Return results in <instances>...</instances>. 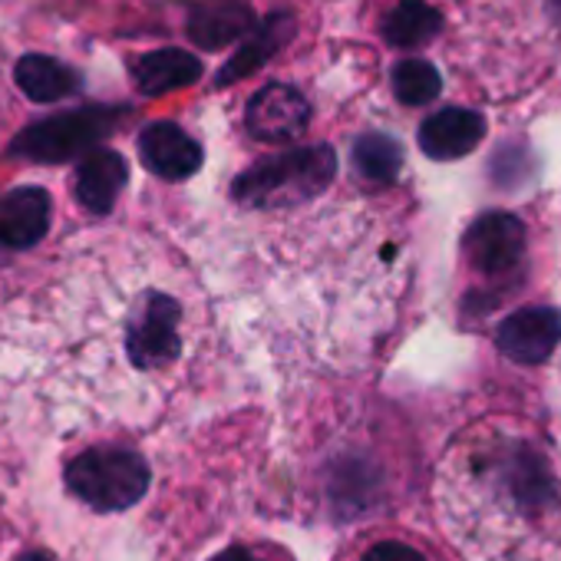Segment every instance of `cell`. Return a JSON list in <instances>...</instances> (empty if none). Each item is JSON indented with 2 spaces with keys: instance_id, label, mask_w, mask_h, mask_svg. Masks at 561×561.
I'll return each mask as SVG.
<instances>
[{
  "instance_id": "7a4b0ae2",
  "label": "cell",
  "mask_w": 561,
  "mask_h": 561,
  "mask_svg": "<svg viewBox=\"0 0 561 561\" xmlns=\"http://www.w3.org/2000/svg\"><path fill=\"white\" fill-rule=\"evenodd\" d=\"M337 175L331 146H305L264 159L234 179V198L248 208H291L321 195Z\"/></svg>"
},
{
  "instance_id": "8992f818",
  "label": "cell",
  "mask_w": 561,
  "mask_h": 561,
  "mask_svg": "<svg viewBox=\"0 0 561 561\" xmlns=\"http://www.w3.org/2000/svg\"><path fill=\"white\" fill-rule=\"evenodd\" d=\"M331 561H459L449 548L403 525H374L351 535Z\"/></svg>"
},
{
  "instance_id": "52a82bcc",
  "label": "cell",
  "mask_w": 561,
  "mask_h": 561,
  "mask_svg": "<svg viewBox=\"0 0 561 561\" xmlns=\"http://www.w3.org/2000/svg\"><path fill=\"white\" fill-rule=\"evenodd\" d=\"M308 123H311L308 100L285 83H267L248 100L244 126L261 142H295L298 136H305Z\"/></svg>"
},
{
  "instance_id": "9a60e30c",
  "label": "cell",
  "mask_w": 561,
  "mask_h": 561,
  "mask_svg": "<svg viewBox=\"0 0 561 561\" xmlns=\"http://www.w3.org/2000/svg\"><path fill=\"white\" fill-rule=\"evenodd\" d=\"M14 80L24 90V96L34 103H60L80 90V73L73 67L60 64L57 57H44V54L21 57Z\"/></svg>"
},
{
  "instance_id": "277c9868",
  "label": "cell",
  "mask_w": 561,
  "mask_h": 561,
  "mask_svg": "<svg viewBox=\"0 0 561 561\" xmlns=\"http://www.w3.org/2000/svg\"><path fill=\"white\" fill-rule=\"evenodd\" d=\"M113 123H116V110L64 113V116L31 126L14 142V152L21 159H34V162H67L73 156L93 152L96 142L113 129Z\"/></svg>"
},
{
  "instance_id": "ac0fdd59",
  "label": "cell",
  "mask_w": 561,
  "mask_h": 561,
  "mask_svg": "<svg viewBox=\"0 0 561 561\" xmlns=\"http://www.w3.org/2000/svg\"><path fill=\"white\" fill-rule=\"evenodd\" d=\"M439 90H443V80L433 64L410 57L393 67V93L403 106H426L439 96Z\"/></svg>"
},
{
  "instance_id": "30bf717a",
  "label": "cell",
  "mask_w": 561,
  "mask_h": 561,
  "mask_svg": "<svg viewBox=\"0 0 561 561\" xmlns=\"http://www.w3.org/2000/svg\"><path fill=\"white\" fill-rule=\"evenodd\" d=\"M50 192L41 185H21L0 198V244L4 248H34L50 231Z\"/></svg>"
},
{
  "instance_id": "5bb4252c",
  "label": "cell",
  "mask_w": 561,
  "mask_h": 561,
  "mask_svg": "<svg viewBox=\"0 0 561 561\" xmlns=\"http://www.w3.org/2000/svg\"><path fill=\"white\" fill-rule=\"evenodd\" d=\"M133 80L146 96L195 87L202 80V60L185 50H152L133 64Z\"/></svg>"
},
{
  "instance_id": "3957f363",
  "label": "cell",
  "mask_w": 561,
  "mask_h": 561,
  "mask_svg": "<svg viewBox=\"0 0 561 561\" xmlns=\"http://www.w3.org/2000/svg\"><path fill=\"white\" fill-rule=\"evenodd\" d=\"M64 482L96 512H123L149 492V462L126 446H93L67 462Z\"/></svg>"
},
{
  "instance_id": "e0dca14e",
  "label": "cell",
  "mask_w": 561,
  "mask_h": 561,
  "mask_svg": "<svg viewBox=\"0 0 561 561\" xmlns=\"http://www.w3.org/2000/svg\"><path fill=\"white\" fill-rule=\"evenodd\" d=\"M354 165H357V172L367 182L390 185V182H397V175L403 169V149L390 136L374 133V136L357 139V146H354Z\"/></svg>"
},
{
  "instance_id": "44dd1931",
  "label": "cell",
  "mask_w": 561,
  "mask_h": 561,
  "mask_svg": "<svg viewBox=\"0 0 561 561\" xmlns=\"http://www.w3.org/2000/svg\"><path fill=\"white\" fill-rule=\"evenodd\" d=\"M545 8H548V18L558 24V31H561V0H545Z\"/></svg>"
},
{
  "instance_id": "6da1fadb",
  "label": "cell",
  "mask_w": 561,
  "mask_h": 561,
  "mask_svg": "<svg viewBox=\"0 0 561 561\" xmlns=\"http://www.w3.org/2000/svg\"><path fill=\"white\" fill-rule=\"evenodd\" d=\"M436 512L462 561H561V459L531 426L476 423L436 469Z\"/></svg>"
},
{
  "instance_id": "ba28073f",
  "label": "cell",
  "mask_w": 561,
  "mask_h": 561,
  "mask_svg": "<svg viewBox=\"0 0 561 561\" xmlns=\"http://www.w3.org/2000/svg\"><path fill=\"white\" fill-rule=\"evenodd\" d=\"M561 341V314L554 308H522L508 314L499 331V351L515 364H545Z\"/></svg>"
},
{
  "instance_id": "2e32d148",
  "label": "cell",
  "mask_w": 561,
  "mask_h": 561,
  "mask_svg": "<svg viewBox=\"0 0 561 561\" xmlns=\"http://www.w3.org/2000/svg\"><path fill=\"white\" fill-rule=\"evenodd\" d=\"M443 31V14L423 0H400V4L383 18V37L397 50H413L433 41Z\"/></svg>"
},
{
  "instance_id": "4fadbf2b",
  "label": "cell",
  "mask_w": 561,
  "mask_h": 561,
  "mask_svg": "<svg viewBox=\"0 0 561 561\" xmlns=\"http://www.w3.org/2000/svg\"><path fill=\"white\" fill-rule=\"evenodd\" d=\"M254 34V14L238 0H205L188 14V37L202 50H221Z\"/></svg>"
},
{
  "instance_id": "ffe728a7",
  "label": "cell",
  "mask_w": 561,
  "mask_h": 561,
  "mask_svg": "<svg viewBox=\"0 0 561 561\" xmlns=\"http://www.w3.org/2000/svg\"><path fill=\"white\" fill-rule=\"evenodd\" d=\"M208 561H295V554L288 548H280L277 541H238Z\"/></svg>"
},
{
  "instance_id": "9c48e42d",
  "label": "cell",
  "mask_w": 561,
  "mask_h": 561,
  "mask_svg": "<svg viewBox=\"0 0 561 561\" xmlns=\"http://www.w3.org/2000/svg\"><path fill=\"white\" fill-rule=\"evenodd\" d=\"M139 159L152 175L185 182L202 169V146L175 123H149L139 133Z\"/></svg>"
},
{
  "instance_id": "5b68a950",
  "label": "cell",
  "mask_w": 561,
  "mask_h": 561,
  "mask_svg": "<svg viewBox=\"0 0 561 561\" xmlns=\"http://www.w3.org/2000/svg\"><path fill=\"white\" fill-rule=\"evenodd\" d=\"M525 225L512 211H485L479 215L466 238H462V254L472 271L482 277H502L518 267L525 254Z\"/></svg>"
},
{
  "instance_id": "d6986e66",
  "label": "cell",
  "mask_w": 561,
  "mask_h": 561,
  "mask_svg": "<svg viewBox=\"0 0 561 561\" xmlns=\"http://www.w3.org/2000/svg\"><path fill=\"white\" fill-rule=\"evenodd\" d=\"M288 37V21L280 18L277 21V27H264V31H254L251 34V41H248V47H241L238 50V57L234 60H228V67L218 73V83H231V80H238V77H244V73H251V70H257L277 47H280V41Z\"/></svg>"
},
{
  "instance_id": "8fae6325",
  "label": "cell",
  "mask_w": 561,
  "mask_h": 561,
  "mask_svg": "<svg viewBox=\"0 0 561 561\" xmlns=\"http://www.w3.org/2000/svg\"><path fill=\"white\" fill-rule=\"evenodd\" d=\"M482 136H485V119L476 110L449 106L426 116V123L420 126V149L436 162H449L469 156L482 142Z\"/></svg>"
},
{
  "instance_id": "7402d4cb",
  "label": "cell",
  "mask_w": 561,
  "mask_h": 561,
  "mask_svg": "<svg viewBox=\"0 0 561 561\" xmlns=\"http://www.w3.org/2000/svg\"><path fill=\"white\" fill-rule=\"evenodd\" d=\"M18 561H57L50 551H27V554H21Z\"/></svg>"
},
{
  "instance_id": "7c38bea8",
  "label": "cell",
  "mask_w": 561,
  "mask_h": 561,
  "mask_svg": "<svg viewBox=\"0 0 561 561\" xmlns=\"http://www.w3.org/2000/svg\"><path fill=\"white\" fill-rule=\"evenodd\" d=\"M129 179V165L119 152L113 149H93L83 156L80 169H77V179H73V192H77V202L93 211V215H110L123 185Z\"/></svg>"
}]
</instances>
